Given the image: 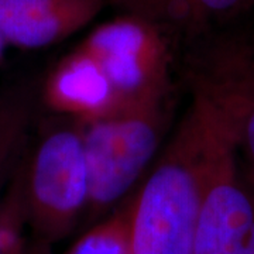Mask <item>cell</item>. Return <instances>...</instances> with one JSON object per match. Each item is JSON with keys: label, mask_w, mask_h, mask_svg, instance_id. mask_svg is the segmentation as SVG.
Masks as SVG:
<instances>
[{"label": "cell", "mask_w": 254, "mask_h": 254, "mask_svg": "<svg viewBox=\"0 0 254 254\" xmlns=\"http://www.w3.org/2000/svg\"><path fill=\"white\" fill-rule=\"evenodd\" d=\"M168 112V100H163L82 125L89 213L109 209L131 190L160 148Z\"/></svg>", "instance_id": "obj_3"}, {"label": "cell", "mask_w": 254, "mask_h": 254, "mask_svg": "<svg viewBox=\"0 0 254 254\" xmlns=\"http://www.w3.org/2000/svg\"><path fill=\"white\" fill-rule=\"evenodd\" d=\"M123 13L154 24L167 37L190 33L209 17L227 13L243 0H116Z\"/></svg>", "instance_id": "obj_10"}, {"label": "cell", "mask_w": 254, "mask_h": 254, "mask_svg": "<svg viewBox=\"0 0 254 254\" xmlns=\"http://www.w3.org/2000/svg\"><path fill=\"white\" fill-rule=\"evenodd\" d=\"M36 100L33 82H16L0 91V199L26 155Z\"/></svg>", "instance_id": "obj_9"}, {"label": "cell", "mask_w": 254, "mask_h": 254, "mask_svg": "<svg viewBox=\"0 0 254 254\" xmlns=\"http://www.w3.org/2000/svg\"><path fill=\"white\" fill-rule=\"evenodd\" d=\"M193 254H254V188L237 174L225 127L209 173Z\"/></svg>", "instance_id": "obj_5"}, {"label": "cell", "mask_w": 254, "mask_h": 254, "mask_svg": "<svg viewBox=\"0 0 254 254\" xmlns=\"http://www.w3.org/2000/svg\"><path fill=\"white\" fill-rule=\"evenodd\" d=\"M220 134L218 116L195 95L154 170L131 199V254H193Z\"/></svg>", "instance_id": "obj_1"}, {"label": "cell", "mask_w": 254, "mask_h": 254, "mask_svg": "<svg viewBox=\"0 0 254 254\" xmlns=\"http://www.w3.org/2000/svg\"><path fill=\"white\" fill-rule=\"evenodd\" d=\"M78 48L99 64L122 109L170 98L168 37L144 18L123 13L93 28Z\"/></svg>", "instance_id": "obj_4"}, {"label": "cell", "mask_w": 254, "mask_h": 254, "mask_svg": "<svg viewBox=\"0 0 254 254\" xmlns=\"http://www.w3.org/2000/svg\"><path fill=\"white\" fill-rule=\"evenodd\" d=\"M40 98L51 112L89 125L122 110L109 78L91 55L75 48L53 66Z\"/></svg>", "instance_id": "obj_6"}, {"label": "cell", "mask_w": 254, "mask_h": 254, "mask_svg": "<svg viewBox=\"0 0 254 254\" xmlns=\"http://www.w3.org/2000/svg\"><path fill=\"white\" fill-rule=\"evenodd\" d=\"M21 164L23 161L0 199V254H30L24 237L27 222L23 199Z\"/></svg>", "instance_id": "obj_11"}, {"label": "cell", "mask_w": 254, "mask_h": 254, "mask_svg": "<svg viewBox=\"0 0 254 254\" xmlns=\"http://www.w3.org/2000/svg\"><path fill=\"white\" fill-rule=\"evenodd\" d=\"M33 254H44V253H43V250H40V247H37V250Z\"/></svg>", "instance_id": "obj_14"}, {"label": "cell", "mask_w": 254, "mask_h": 254, "mask_svg": "<svg viewBox=\"0 0 254 254\" xmlns=\"http://www.w3.org/2000/svg\"><path fill=\"white\" fill-rule=\"evenodd\" d=\"M131 200L83 236L66 254H131L130 245Z\"/></svg>", "instance_id": "obj_12"}, {"label": "cell", "mask_w": 254, "mask_h": 254, "mask_svg": "<svg viewBox=\"0 0 254 254\" xmlns=\"http://www.w3.org/2000/svg\"><path fill=\"white\" fill-rule=\"evenodd\" d=\"M7 48H9L7 43L4 41L3 36L0 34V65L4 63V58H6V51H7Z\"/></svg>", "instance_id": "obj_13"}, {"label": "cell", "mask_w": 254, "mask_h": 254, "mask_svg": "<svg viewBox=\"0 0 254 254\" xmlns=\"http://www.w3.org/2000/svg\"><path fill=\"white\" fill-rule=\"evenodd\" d=\"M23 158V199L27 226L43 245L58 242L88 209L89 181L82 125L48 128Z\"/></svg>", "instance_id": "obj_2"}, {"label": "cell", "mask_w": 254, "mask_h": 254, "mask_svg": "<svg viewBox=\"0 0 254 254\" xmlns=\"http://www.w3.org/2000/svg\"><path fill=\"white\" fill-rule=\"evenodd\" d=\"M106 0H0V34L9 47L41 50L81 31Z\"/></svg>", "instance_id": "obj_7"}, {"label": "cell", "mask_w": 254, "mask_h": 254, "mask_svg": "<svg viewBox=\"0 0 254 254\" xmlns=\"http://www.w3.org/2000/svg\"><path fill=\"white\" fill-rule=\"evenodd\" d=\"M195 95L216 113L233 141L245 145L254 165V81L243 75L210 71L199 65L190 68Z\"/></svg>", "instance_id": "obj_8"}]
</instances>
